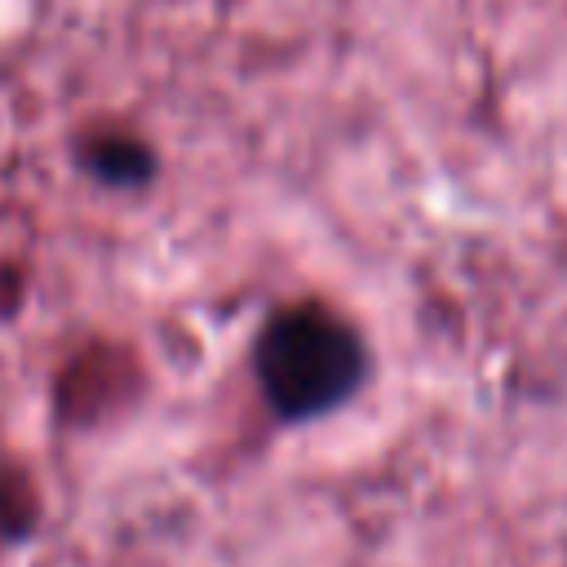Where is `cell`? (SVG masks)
<instances>
[{"label": "cell", "mask_w": 567, "mask_h": 567, "mask_svg": "<svg viewBox=\"0 0 567 567\" xmlns=\"http://www.w3.org/2000/svg\"><path fill=\"white\" fill-rule=\"evenodd\" d=\"M84 168L93 177H102L106 186H142L151 177L155 159L137 142H97L93 151H84Z\"/></svg>", "instance_id": "cell-2"}, {"label": "cell", "mask_w": 567, "mask_h": 567, "mask_svg": "<svg viewBox=\"0 0 567 567\" xmlns=\"http://www.w3.org/2000/svg\"><path fill=\"white\" fill-rule=\"evenodd\" d=\"M252 372L284 421H310L346 403L363 372L368 350L359 332L323 306L275 310L252 341Z\"/></svg>", "instance_id": "cell-1"}]
</instances>
